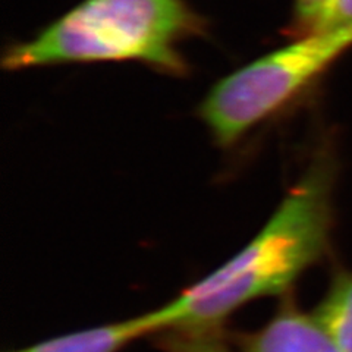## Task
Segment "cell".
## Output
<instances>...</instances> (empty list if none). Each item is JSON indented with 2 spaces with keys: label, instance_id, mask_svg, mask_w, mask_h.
<instances>
[{
  "label": "cell",
  "instance_id": "5b68a950",
  "mask_svg": "<svg viewBox=\"0 0 352 352\" xmlns=\"http://www.w3.org/2000/svg\"><path fill=\"white\" fill-rule=\"evenodd\" d=\"M160 330L154 311L131 320L60 336L18 352H116L134 339Z\"/></svg>",
  "mask_w": 352,
  "mask_h": 352
},
{
  "label": "cell",
  "instance_id": "7a4b0ae2",
  "mask_svg": "<svg viewBox=\"0 0 352 352\" xmlns=\"http://www.w3.org/2000/svg\"><path fill=\"white\" fill-rule=\"evenodd\" d=\"M198 28L184 0H84L37 37L10 47L3 68L135 60L181 74L186 65L178 44Z\"/></svg>",
  "mask_w": 352,
  "mask_h": 352
},
{
  "label": "cell",
  "instance_id": "6da1fadb",
  "mask_svg": "<svg viewBox=\"0 0 352 352\" xmlns=\"http://www.w3.org/2000/svg\"><path fill=\"white\" fill-rule=\"evenodd\" d=\"M330 181L327 164H313L247 247L154 310L160 330L213 329L244 304L288 289L329 245Z\"/></svg>",
  "mask_w": 352,
  "mask_h": 352
},
{
  "label": "cell",
  "instance_id": "ba28073f",
  "mask_svg": "<svg viewBox=\"0 0 352 352\" xmlns=\"http://www.w3.org/2000/svg\"><path fill=\"white\" fill-rule=\"evenodd\" d=\"M164 338L166 352H228L223 344L212 333V329H169Z\"/></svg>",
  "mask_w": 352,
  "mask_h": 352
},
{
  "label": "cell",
  "instance_id": "8992f818",
  "mask_svg": "<svg viewBox=\"0 0 352 352\" xmlns=\"http://www.w3.org/2000/svg\"><path fill=\"white\" fill-rule=\"evenodd\" d=\"M314 317L344 352H352V272H340Z\"/></svg>",
  "mask_w": 352,
  "mask_h": 352
},
{
  "label": "cell",
  "instance_id": "9c48e42d",
  "mask_svg": "<svg viewBox=\"0 0 352 352\" xmlns=\"http://www.w3.org/2000/svg\"><path fill=\"white\" fill-rule=\"evenodd\" d=\"M352 19V0H338L333 25Z\"/></svg>",
  "mask_w": 352,
  "mask_h": 352
},
{
  "label": "cell",
  "instance_id": "3957f363",
  "mask_svg": "<svg viewBox=\"0 0 352 352\" xmlns=\"http://www.w3.org/2000/svg\"><path fill=\"white\" fill-rule=\"evenodd\" d=\"M352 47V19L300 36L219 81L200 116L220 146H232L300 94Z\"/></svg>",
  "mask_w": 352,
  "mask_h": 352
},
{
  "label": "cell",
  "instance_id": "277c9868",
  "mask_svg": "<svg viewBox=\"0 0 352 352\" xmlns=\"http://www.w3.org/2000/svg\"><path fill=\"white\" fill-rule=\"evenodd\" d=\"M247 352H344L313 316L286 307L248 340Z\"/></svg>",
  "mask_w": 352,
  "mask_h": 352
},
{
  "label": "cell",
  "instance_id": "52a82bcc",
  "mask_svg": "<svg viewBox=\"0 0 352 352\" xmlns=\"http://www.w3.org/2000/svg\"><path fill=\"white\" fill-rule=\"evenodd\" d=\"M338 0H295V24L301 36L333 25Z\"/></svg>",
  "mask_w": 352,
  "mask_h": 352
}]
</instances>
